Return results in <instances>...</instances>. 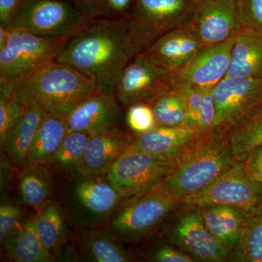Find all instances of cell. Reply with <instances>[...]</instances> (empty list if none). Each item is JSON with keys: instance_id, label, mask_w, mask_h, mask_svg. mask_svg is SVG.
I'll list each match as a JSON object with an SVG mask.
<instances>
[{"instance_id": "6da1fadb", "label": "cell", "mask_w": 262, "mask_h": 262, "mask_svg": "<svg viewBox=\"0 0 262 262\" xmlns=\"http://www.w3.org/2000/svg\"><path fill=\"white\" fill-rule=\"evenodd\" d=\"M137 54L125 18L96 19L69 39L56 61L83 74L99 94L115 95L124 69Z\"/></svg>"}, {"instance_id": "7a4b0ae2", "label": "cell", "mask_w": 262, "mask_h": 262, "mask_svg": "<svg viewBox=\"0 0 262 262\" xmlns=\"http://www.w3.org/2000/svg\"><path fill=\"white\" fill-rule=\"evenodd\" d=\"M97 93L83 74L66 63L50 62L15 86L11 96L24 106L67 117L84 99Z\"/></svg>"}, {"instance_id": "3957f363", "label": "cell", "mask_w": 262, "mask_h": 262, "mask_svg": "<svg viewBox=\"0 0 262 262\" xmlns=\"http://www.w3.org/2000/svg\"><path fill=\"white\" fill-rule=\"evenodd\" d=\"M237 163L227 138L212 136L179 155L163 184L182 202L201 192Z\"/></svg>"}, {"instance_id": "277c9868", "label": "cell", "mask_w": 262, "mask_h": 262, "mask_svg": "<svg viewBox=\"0 0 262 262\" xmlns=\"http://www.w3.org/2000/svg\"><path fill=\"white\" fill-rule=\"evenodd\" d=\"M123 199L105 174L82 170L67 177L63 185L66 218L77 229L102 228Z\"/></svg>"}, {"instance_id": "5b68a950", "label": "cell", "mask_w": 262, "mask_h": 262, "mask_svg": "<svg viewBox=\"0 0 262 262\" xmlns=\"http://www.w3.org/2000/svg\"><path fill=\"white\" fill-rule=\"evenodd\" d=\"M69 39L41 37L11 27L8 42L0 49V96L10 97L17 84L56 61Z\"/></svg>"}, {"instance_id": "8992f818", "label": "cell", "mask_w": 262, "mask_h": 262, "mask_svg": "<svg viewBox=\"0 0 262 262\" xmlns=\"http://www.w3.org/2000/svg\"><path fill=\"white\" fill-rule=\"evenodd\" d=\"M182 202L164 187H155L124 198L108 220L106 228L125 243L145 237Z\"/></svg>"}, {"instance_id": "52a82bcc", "label": "cell", "mask_w": 262, "mask_h": 262, "mask_svg": "<svg viewBox=\"0 0 262 262\" xmlns=\"http://www.w3.org/2000/svg\"><path fill=\"white\" fill-rule=\"evenodd\" d=\"M196 3V0H134L124 18L139 53L163 34L189 24Z\"/></svg>"}, {"instance_id": "ba28073f", "label": "cell", "mask_w": 262, "mask_h": 262, "mask_svg": "<svg viewBox=\"0 0 262 262\" xmlns=\"http://www.w3.org/2000/svg\"><path fill=\"white\" fill-rule=\"evenodd\" d=\"M90 20L70 0H23L10 26L41 37L71 38Z\"/></svg>"}, {"instance_id": "9c48e42d", "label": "cell", "mask_w": 262, "mask_h": 262, "mask_svg": "<svg viewBox=\"0 0 262 262\" xmlns=\"http://www.w3.org/2000/svg\"><path fill=\"white\" fill-rule=\"evenodd\" d=\"M178 157L166 158L128 148L108 169L105 176L124 198L163 182Z\"/></svg>"}, {"instance_id": "30bf717a", "label": "cell", "mask_w": 262, "mask_h": 262, "mask_svg": "<svg viewBox=\"0 0 262 262\" xmlns=\"http://www.w3.org/2000/svg\"><path fill=\"white\" fill-rule=\"evenodd\" d=\"M215 122L213 134L225 136L235 124L262 105V78L228 77L213 91Z\"/></svg>"}, {"instance_id": "8fae6325", "label": "cell", "mask_w": 262, "mask_h": 262, "mask_svg": "<svg viewBox=\"0 0 262 262\" xmlns=\"http://www.w3.org/2000/svg\"><path fill=\"white\" fill-rule=\"evenodd\" d=\"M174 89L173 72L160 67L143 53L136 55L124 69L115 96L125 106L151 104L163 93Z\"/></svg>"}, {"instance_id": "7c38bea8", "label": "cell", "mask_w": 262, "mask_h": 262, "mask_svg": "<svg viewBox=\"0 0 262 262\" xmlns=\"http://www.w3.org/2000/svg\"><path fill=\"white\" fill-rule=\"evenodd\" d=\"M182 205L199 208L227 206L250 213L261 204L257 184L248 179L244 163L237 162L201 192L183 200Z\"/></svg>"}, {"instance_id": "4fadbf2b", "label": "cell", "mask_w": 262, "mask_h": 262, "mask_svg": "<svg viewBox=\"0 0 262 262\" xmlns=\"http://www.w3.org/2000/svg\"><path fill=\"white\" fill-rule=\"evenodd\" d=\"M185 207V211L169 230L168 237L171 244L192 256L196 261H227L229 251L206 227L201 209Z\"/></svg>"}, {"instance_id": "5bb4252c", "label": "cell", "mask_w": 262, "mask_h": 262, "mask_svg": "<svg viewBox=\"0 0 262 262\" xmlns=\"http://www.w3.org/2000/svg\"><path fill=\"white\" fill-rule=\"evenodd\" d=\"M189 24L203 46L226 42L244 28L237 0H196Z\"/></svg>"}, {"instance_id": "9a60e30c", "label": "cell", "mask_w": 262, "mask_h": 262, "mask_svg": "<svg viewBox=\"0 0 262 262\" xmlns=\"http://www.w3.org/2000/svg\"><path fill=\"white\" fill-rule=\"evenodd\" d=\"M234 38L215 46H203L185 67L173 72L174 88L184 84L202 90L213 89L227 76Z\"/></svg>"}, {"instance_id": "2e32d148", "label": "cell", "mask_w": 262, "mask_h": 262, "mask_svg": "<svg viewBox=\"0 0 262 262\" xmlns=\"http://www.w3.org/2000/svg\"><path fill=\"white\" fill-rule=\"evenodd\" d=\"M202 47L199 36L187 24L163 34L143 53L160 67L176 72L185 67Z\"/></svg>"}, {"instance_id": "e0dca14e", "label": "cell", "mask_w": 262, "mask_h": 262, "mask_svg": "<svg viewBox=\"0 0 262 262\" xmlns=\"http://www.w3.org/2000/svg\"><path fill=\"white\" fill-rule=\"evenodd\" d=\"M115 95L96 93L84 99L66 117L69 131L90 136L118 127L120 110Z\"/></svg>"}, {"instance_id": "ac0fdd59", "label": "cell", "mask_w": 262, "mask_h": 262, "mask_svg": "<svg viewBox=\"0 0 262 262\" xmlns=\"http://www.w3.org/2000/svg\"><path fill=\"white\" fill-rule=\"evenodd\" d=\"M201 141L198 131L189 127L157 126L134 134L130 148L156 156L175 158Z\"/></svg>"}, {"instance_id": "d6986e66", "label": "cell", "mask_w": 262, "mask_h": 262, "mask_svg": "<svg viewBox=\"0 0 262 262\" xmlns=\"http://www.w3.org/2000/svg\"><path fill=\"white\" fill-rule=\"evenodd\" d=\"M75 253L82 261L127 262L134 256L121 239L107 228L78 229Z\"/></svg>"}, {"instance_id": "ffe728a7", "label": "cell", "mask_w": 262, "mask_h": 262, "mask_svg": "<svg viewBox=\"0 0 262 262\" xmlns=\"http://www.w3.org/2000/svg\"><path fill=\"white\" fill-rule=\"evenodd\" d=\"M132 136L118 127L90 136L84 154L83 170L106 174L108 169L131 145Z\"/></svg>"}, {"instance_id": "44dd1931", "label": "cell", "mask_w": 262, "mask_h": 262, "mask_svg": "<svg viewBox=\"0 0 262 262\" xmlns=\"http://www.w3.org/2000/svg\"><path fill=\"white\" fill-rule=\"evenodd\" d=\"M262 78V36L244 27L235 36L226 77Z\"/></svg>"}, {"instance_id": "7402d4cb", "label": "cell", "mask_w": 262, "mask_h": 262, "mask_svg": "<svg viewBox=\"0 0 262 262\" xmlns=\"http://www.w3.org/2000/svg\"><path fill=\"white\" fill-rule=\"evenodd\" d=\"M200 209L210 232L230 253L241 238L249 213L227 206H210Z\"/></svg>"}, {"instance_id": "603a6c76", "label": "cell", "mask_w": 262, "mask_h": 262, "mask_svg": "<svg viewBox=\"0 0 262 262\" xmlns=\"http://www.w3.org/2000/svg\"><path fill=\"white\" fill-rule=\"evenodd\" d=\"M54 192L55 181L48 165L29 164L22 167L18 177L21 204L39 210L52 199Z\"/></svg>"}, {"instance_id": "cb8c5ba5", "label": "cell", "mask_w": 262, "mask_h": 262, "mask_svg": "<svg viewBox=\"0 0 262 262\" xmlns=\"http://www.w3.org/2000/svg\"><path fill=\"white\" fill-rule=\"evenodd\" d=\"M7 259L13 262H53L56 257L45 248L35 227V215L2 244Z\"/></svg>"}, {"instance_id": "d4e9b609", "label": "cell", "mask_w": 262, "mask_h": 262, "mask_svg": "<svg viewBox=\"0 0 262 262\" xmlns=\"http://www.w3.org/2000/svg\"><path fill=\"white\" fill-rule=\"evenodd\" d=\"M37 211L34 215L38 235L45 248L54 255L68 244L70 238L64 211L53 199Z\"/></svg>"}, {"instance_id": "484cf974", "label": "cell", "mask_w": 262, "mask_h": 262, "mask_svg": "<svg viewBox=\"0 0 262 262\" xmlns=\"http://www.w3.org/2000/svg\"><path fill=\"white\" fill-rule=\"evenodd\" d=\"M46 113L36 106H27L25 114L2 150L20 168L27 163L29 151Z\"/></svg>"}, {"instance_id": "4316f807", "label": "cell", "mask_w": 262, "mask_h": 262, "mask_svg": "<svg viewBox=\"0 0 262 262\" xmlns=\"http://www.w3.org/2000/svg\"><path fill=\"white\" fill-rule=\"evenodd\" d=\"M68 131V125L64 117L45 114L26 165H48L52 157L61 146Z\"/></svg>"}, {"instance_id": "83f0119b", "label": "cell", "mask_w": 262, "mask_h": 262, "mask_svg": "<svg viewBox=\"0 0 262 262\" xmlns=\"http://www.w3.org/2000/svg\"><path fill=\"white\" fill-rule=\"evenodd\" d=\"M225 136L236 160L244 163L253 149L262 145V105L243 117Z\"/></svg>"}, {"instance_id": "f1b7e54d", "label": "cell", "mask_w": 262, "mask_h": 262, "mask_svg": "<svg viewBox=\"0 0 262 262\" xmlns=\"http://www.w3.org/2000/svg\"><path fill=\"white\" fill-rule=\"evenodd\" d=\"M90 136L78 131H68L63 142L48 166L66 177L83 170L84 154Z\"/></svg>"}, {"instance_id": "f546056e", "label": "cell", "mask_w": 262, "mask_h": 262, "mask_svg": "<svg viewBox=\"0 0 262 262\" xmlns=\"http://www.w3.org/2000/svg\"><path fill=\"white\" fill-rule=\"evenodd\" d=\"M227 261L262 262V205L248 213L241 238Z\"/></svg>"}, {"instance_id": "4dcf8cb0", "label": "cell", "mask_w": 262, "mask_h": 262, "mask_svg": "<svg viewBox=\"0 0 262 262\" xmlns=\"http://www.w3.org/2000/svg\"><path fill=\"white\" fill-rule=\"evenodd\" d=\"M150 105L158 126L191 127L185 101L177 90L163 93Z\"/></svg>"}, {"instance_id": "1f68e13d", "label": "cell", "mask_w": 262, "mask_h": 262, "mask_svg": "<svg viewBox=\"0 0 262 262\" xmlns=\"http://www.w3.org/2000/svg\"><path fill=\"white\" fill-rule=\"evenodd\" d=\"M91 20L123 18L128 15L134 0H70Z\"/></svg>"}, {"instance_id": "d6a6232c", "label": "cell", "mask_w": 262, "mask_h": 262, "mask_svg": "<svg viewBox=\"0 0 262 262\" xmlns=\"http://www.w3.org/2000/svg\"><path fill=\"white\" fill-rule=\"evenodd\" d=\"M26 106L12 97L0 96V145L7 139L21 120Z\"/></svg>"}, {"instance_id": "836d02e7", "label": "cell", "mask_w": 262, "mask_h": 262, "mask_svg": "<svg viewBox=\"0 0 262 262\" xmlns=\"http://www.w3.org/2000/svg\"><path fill=\"white\" fill-rule=\"evenodd\" d=\"M127 108V125L134 134H144L158 126L151 105L135 103Z\"/></svg>"}, {"instance_id": "e575fe53", "label": "cell", "mask_w": 262, "mask_h": 262, "mask_svg": "<svg viewBox=\"0 0 262 262\" xmlns=\"http://www.w3.org/2000/svg\"><path fill=\"white\" fill-rule=\"evenodd\" d=\"M23 210L10 202H2L0 206V241L10 238L23 225Z\"/></svg>"}, {"instance_id": "d590c367", "label": "cell", "mask_w": 262, "mask_h": 262, "mask_svg": "<svg viewBox=\"0 0 262 262\" xmlns=\"http://www.w3.org/2000/svg\"><path fill=\"white\" fill-rule=\"evenodd\" d=\"M214 89V88H213ZM213 89H205L200 108L196 131L201 141L209 139L213 134L215 122V105L213 99Z\"/></svg>"}, {"instance_id": "8d00e7d4", "label": "cell", "mask_w": 262, "mask_h": 262, "mask_svg": "<svg viewBox=\"0 0 262 262\" xmlns=\"http://www.w3.org/2000/svg\"><path fill=\"white\" fill-rule=\"evenodd\" d=\"M238 5L244 27L262 36V0H239Z\"/></svg>"}, {"instance_id": "74e56055", "label": "cell", "mask_w": 262, "mask_h": 262, "mask_svg": "<svg viewBox=\"0 0 262 262\" xmlns=\"http://www.w3.org/2000/svg\"><path fill=\"white\" fill-rule=\"evenodd\" d=\"M174 89L180 93L184 98L187 105L190 127L196 130L198 116H199L200 108H201L204 90L184 85V84H178L174 88Z\"/></svg>"}, {"instance_id": "f35d334b", "label": "cell", "mask_w": 262, "mask_h": 262, "mask_svg": "<svg viewBox=\"0 0 262 262\" xmlns=\"http://www.w3.org/2000/svg\"><path fill=\"white\" fill-rule=\"evenodd\" d=\"M150 261L155 262H194V258L182 250L168 244H163L155 248L150 253Z\"/></svg>"}, {"instance_id": "ab89813d", "label": "cell", "mask_w": 262, "mask_h": 262, "mask_svg": "<svg viewBox=\"0 0 262 262\" xmlns=\"http://www.w3.org/2000/svg\"><path fill=\"white\" fill-rule=\"evenodd\" d=\"M245 173L250 180L262 184V145L253 149L244 162Z\"/></svg>"}, {"instance_id": "60d3db41", "label": "cell", "mask_w": 262, "mask_h": 262, "mask_svg": "<svg viewBox=\"0 0 262 262\" xmlns=\"http://www.w3.org/2000/svg\"><path fill=\"white\" fill-rule=\"evenodd\" d=\"M23 0H0V24L10 26L13 15Z\"/></svg>"}, {"instance_id": "b9f144b4", "label": "cell", "mask_w": 262, "mask_h": 262, "mask_svg": "<svg viewBox=\"0 0 262 262\" xmlns=\"http://www.w3.org/2000/svg\"><path fill=\"white\" fill-rule=\"evenodd\" d=\"M11 27L10 26H4L0 24V49H2L7 42L10 34Z\"/></svg>"}, {"instance_id": "7bdbcfd3", "label": "cell", "mask_w": 262, "mask_h": 262, "mask_svg": "<svg viewBox=\"0 0 262 262\" xmlns=\"http://www.w3.org/2000/svg\"><path fill=\"white\" fill-rule=\"evenodd\" d=\"M258 198H259L260 203L262 205V184H257Z\"/></svg>"}, {"instance_id": "ee69618b", "label": "cell", "mask_w": 262, "mask_h": 262, "mask_svg": "<svg viewBox=\"0 0 262 262\" xmlns=\"http://www.w3.org/2000/svg\"><path fill=\"white\" fill-rule=\"evenodd\" d=\"M237 3H239V0H237Z\"/></svg>"}]
</instances>
